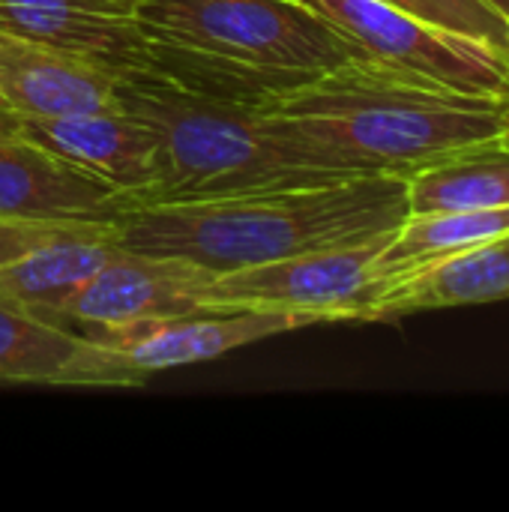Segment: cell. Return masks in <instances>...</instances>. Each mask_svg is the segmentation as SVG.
<instances>
[{"label": "cell", "instance_id": "obj_1", "mask_svg": "<svg viewBox=\"0 0 509 512\" xmlns=\"http://www.w3.org/2000/svg\"><path fill=\"white\" fill-rule=\"evenodd\" d=\"M330 180L411 177L509 132V96L459 93L360 57L255 102Z\"/></svg>", "mask_w": 509, "mask_h": 512}, {"label": "cell", "instance_id": "obj_2", "mask_svg": "<svg viewBox=\"0 0 509 512\" xmlns=\"http://www.w3.org/2000/svg\"><path fill=\"white\" fill-rule=\"evenodd\" d=\"M408 219V177H357L207 201L141 204L114 222L123 249L171 255L213 273L357 246Z\"/></svg>", "mask_w": 509, "mask_h": 512}, {"label": "cell", "instance_id": "obj_3", "mask_svg": "<svg viewBox=\"0 0 509 512\" xmlns=\"http://www.w3.org/2000/svg\"><path fill=\"white\" fill-rule=\"evenodd\" d=\"M168 81L258 102L369 57L303 0H138Z\"/></svg>", "mask_w": 509, "mask_h": 512}, {"label": "cell", "instance_id": "obj_4", "mask_svg": "<svg viewBox=\"0 0 509 512\" xmlns=\"http://www.w3.org/2000/svg\"><path fill=\"white\" fill-rule=\"evenodd\" d=\"M114 105L147 123L159 141L156 180L132 207L333 183L255 102L168 78H126L117 81Z\"/></svg>", "mask_w": 509, "mask_h": 512}, {"label": "cell", "instance_id": "obj_5", "mask_svg": "<svg viewBox=\"0 0 509 512\" xmlns=\"http://www.w3.org/2000/svg\"><path fill=\"white\" fill-rule=\"evenodd\" d=\"M312 324V318L297 312L234 309L189 312L120 333L81 336L54 387H141L159 372L207 363Z\"/></svg>", "mask_w": 509, "mask_h": 512}, {"label": "cell", "instance_id": "obj_6", "mask_svg": "<svg viewBox=\"0 0 509 512\" xmlns=\"http://www.w3.org/2000/svg\"><path fill=\"white\" fill-rule=\"evenodd\" d=\"M393 234L357 246H336L258 267L210 273L201 285V306L207 312H297L315 324H366L372 303L396 276L378 267Z\"/></svg>", "mask_w": 509, "mask_h": 512}, {"label": "cell", "instance_id": "obj_7", "mask_svg": "<svg viewBox=\"0 0 509 512\" xmlns=\"http://www.w3.org/2000/svg\"><path fill=\"white\" fill-rule=\"evenodd\" d=\"M369 57L423 81L480 96H509V57L384 0H303Z\"/></svg>", "mask_w": 509, "mask_h": 512}, {"label": "cell", "instance_id": "obj_8", "mask_svg": "<svg viewBox=\"0 0 509 512\" xmlns=\"http://www.w3.org/2000/svg\"><path fill=\"white\" fill-rule=\"evenodd\" d=\"M213 270L171 255L120 249L90 279L36 318L81 336L120 333L159 318L207 312L201 285Z\"/></svg>", "mask_w": 509, "mask_h": 512}, {"label": "cell", "instance_id": "obj_9", "mask_svg": "<svg viewBox=\"0 0 509 512\" xmlns=\"http://www.w3.org/2000/svg\"><path fill=\"white\" fill-rule=\"evenodd\" d=\"M6 111L21 135H27L66 165L123 192L129 207L156 180V132L117 105L66 114H21L12 108Z\"/></svg>", "mask_w": 509, "mask_h": 512}, {"label": "cell", "instance_id": "obj_10", "mask_svg": "<svg viewBox=\"0 0 509 512\" xmlns=\"http://www.w3.org/2000/svg\"><path fill=\"white\" fill-rule=\"evenodd\" d=\"M129 201L21 135L0 102V216L117 222Z\"/></svg>", "mask_w": 509, "mask_h": 512}, {"label": "cell", "instance_id": "obj_11", "mask_svg": "<svg viewBox=\"0 0 509 512\" xmlns=\"http://www.w3.org/2000/svg\"><path fill=\"white\" fill-rule=\"evenodd\" d=\"M0 33L21 36L66 57L93 63L120 81L165 78L153 42L132 15H99L81 9L0 6Z\"/></svg>", "mask_w": 509, "mask_h": 512}, {"label": "cell", "instance_id": "obj_12", "mask_svg": "<svg viewBox=\"0 0 509 512\" xmlns=\"http://www.w3.org/2000/svg\"><path fill=\"white\" fill-rule=\"evenodd\" d=\"M501 300H509V234L423 267L399 270L372 303L366 324H387L417 312Z\"/></svg>", "mask_w": 509, "mask_h": 512}, {"label": "cell", "instance_id": "obj_13", "mask_svg": "<svg viewBox=\"0 0 509 512\" xmlns=\"http://www.w3.org/2000/svg\"><path fill=\"white\" fill-rule=\"evenodd\" d=\"M117 75L0 33V102L21 114H66L111 108Z\"/></svg>", "mask_w": 509, "mask_h": 512}, {"label": "cell", "instance_id": "obj_14", "mask_svg": "<svg viewBox=\"0 0 509 512\" xmlns=\"http://www.w3.org/2000/svg\"><path fill=\"white\" fill-rule=\"evenodd\" d=\"M120 249L123 246L114 240V222H108L90 234L66 237L0 264V303L36 318L90 279Z\"/></svg>", "mask_w": 509, "mask_h": 512}, {"label": "cell", "instance_id": "obj_15", "mask_svg": "<svg viewBox=\"0 0 509 512\" xmlns=\"http://www.w3.org/2000/svg\"><path fill=\"white\" fill-rule=\"evenodd\" d=\"M480 207H509V132L408 177V216Z\"/></svg>", "mask_w": 509, "mask_h": 512}, {"label": "cell", "instance_id": "obj_16", "mask_svg": "<svg viewBox=\"0 0 509 512\" xmlns=\"http://www.w3.org/2000/svg\"><path fill=\"white\" fill-rule=\"evenodd\" d=\"M504 234H509V207L417 213L396 228L378 258V267L384 273L423 267Z\"/></svg>", "mask_w": 509, "mask_h": 512}, {"label": "cell", "instance_id": "obj_17", "mask_svg": "<svg viewBox=\"0 0 509 512\" xmlns=\"http://www.w3.org/2000/svg\"><path fill=\"white\" fill-rule=\"evenodd\" d=\"M81 333L0 303V384H48L75 354Z\"/></svg>", "mask_w": 509, "mask_h": 512}, {"label": "cell", "instance_id": "obj_18", "mask_svg": "<svg viewBox=\"0 0 509 512\" xmlns=\"http://www.w3.org/2000/svg\"><path fill=\"white\" fill-rule=\"evenodd\" d=\"M396 9H405L417 18H426L444 30H456L474 39H483L509 57V24L483 0H384Z\"/></svg>", "mask_w": 509, "mask_h": 512}, {"label": "cell", "instance_id": "obj_19", "mask_svg": "<svg viewBox=\"0 0 509 512\" xmlns=\"http://www.w3.org/2000/svg\"><path fill=\"white\" fill-rule=\"evenodd\" d=\"M108 222L99 219H6L0 216V264L30 255L66 237L90 234Z\"/></svg>", "mask_w": 509, "mask_h": 512}, {"label": "cell", "instance_id": "obj_20", "mask_svg": "<svg viewBox=\"0 0 509 512\" xmlns=\"http://www.w3.org/2000/svg\"><path fill=\"white\" fill-rule=\"evenodd\" d=\"M486 6H492L498 15H504V18H509V0H483Z\"/></svg>", "mask_w": 509, "mask_h": 512}, {"label": "cell", "instance_id": "obj_21", "mask_svg": "<svg viewBox=\"0 0 509 512\" xmlns=\"http://www.w3.org/2000/svg\"><path fill=\"white\" fill-rule=\"evenodd\" d=\"M507 24H509V18H507Z\"/></svg>", "mask_w": 509, "mask_h": 512}]
</instances>
